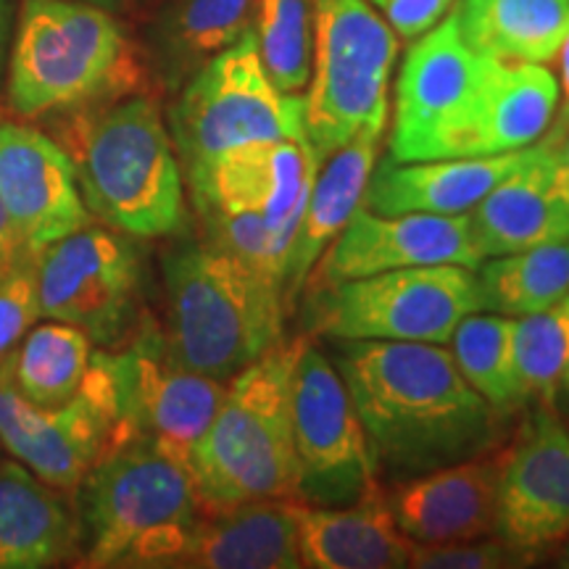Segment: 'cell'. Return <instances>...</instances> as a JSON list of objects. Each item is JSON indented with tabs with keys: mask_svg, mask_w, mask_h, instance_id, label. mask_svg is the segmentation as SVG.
<instances>
[{
	"mask_svg": "<svg viewBox=\"0 0 569 569\" xmlns=\"http://www.w3.org/2000/svg\"><path fill=\"white\" fill-rule=\"evenodd\" d=\"M530 146L498 156H465V159L386 161L369 177L365 201L377 213H467L498 182L522 167Z\"/></svg>",
	"mask_w": 569,
	"mask_h": 569,
	"instance_id": "obj_21",
	"label": "cell"
},
{
	"mask_svg": "<svg viewBox=\"0 0 569 569\" xmlns=\"http://www.w3.org/2000/svg\"><path fill=\"white\" fill-rule=\"evenodd\" d=\"M293 446L298 501L348 507L382 490L343 377L311 340L293 375Z\"/></svg>",
	"mask_w": 569,
	"mask_h": 569,
	"instance_id": "obj_13",
	"label": "cell"
},
{
	"mask_svg": "<svg viewBox=\"0 0 569 569\" xmlns=\"http://www.w3.org/2000/svg\"><path fill=\"white\" fill-rule=\"evenodd\" d=\"M163 340L182 367L230 380L282 338L284 303L209 238L161 259Z\"/></svg>",
	"mask_w": 569,
	"mask_h": 569,
	"instance_id": "obj_6",
	"label": "cell"
},
{
	"mask_svg": "<svg viewBox=\"0 0 569 569\" xmlns=\"http://www.w3.org/2000/svg\"><path fill=\"white\" fill-rule=\"evenodd\" d=\"M253 0H172L153 30L156 61L169 88H182L206 61L251 30Z\"/></svg>",
	"mask_w": 569,
	"mask_h": 569,
	"instance_id": "obj_28",
	"label": "cell"
},
{
	"mask_svg": "<svg viewBox=\"0 0 569 569\" xmlns=\"http://www.w3.org/2000/svg\"><path fill=\"white\" fill-rule=\"evenodd\" d=\"M42 319L34 251L24 253L0 274V367L11 359L27 332Z\"/></svg>",
	"mask_w": 569,
	"mask_h": 569,
	"instance_id": "obj_34",
	"label": "cell"
},
{
	"mask_svg": "<svg viewBox=\"0 0 569 569\" xmlns=\"http://www.w3.org/2000/svg\"><path fill=\"white\" fill-rule=\"evenodd\" d=\"M557 56L561 61V88H559V92L565 96V106H561L559 117H569V34L565 38V42H561Z\"/></svg>",
	"mask_w": 569,
	"mask_h": 569,
	"instance_id": "obj_40",
	"label": "cell"
},
{
	"mask_svg": "<svg viewBox=\"0 0 569 569\" xmlns=\"http://www.w3.org/2000/svg\"><path fill=\"white\" fill-rule=\"evenodd\" d=\"M538 557L509 543L498 532L457 543H415L409 567L419 569H509L528 567Z\"/></svg>",
	"mask_w": 569,
	"mask_h": 569,
	"instance_id": "obj_35",
	"label": "cell"
},
{
	"mask_svg": "<svg viewBox=\"0 0 569 569\" xmlns=\"http://www.w3.org/2000/svg\"><path fill=\"white\" fill-rule=\"evenodd\" d=\"M63 117L59 142L90 217L130 238L184 232L182 163L156 98L130 92Z\"/></svg>",
	"mask_w": 569,
	"mask_h": 569,
	"instance_id": "obj_2",
	"label": "cell"
},
{
	"mask_svg": "<svg viewBox=\"0 0 569 569\" xmlns=\"http://www.w3.org/2000/svg\"><path fill=\"white\" fill-rule=\"evenodd\" d=\"M306 98L282 92L269 80L256 32L206 61L180 88L169 113L182 174L246 142L301 140Z\"/></svg>",
	"mask_w": 569,
	"mask_h": 569,
	"instance_id": "obj_8",
	"label": "cell"
},
{
	"mask_svg": "<svg viewBox=\"0 0 569 569\" xmlns=\"http://www.w3.org/2000/svg\"><path fill=\"white\" fill-rule=\"evenodd\" d=\"M92 351L80 327L59 319L38 322L11 356V380L34 407H61L80 390Z\"/></svg>",
	"mask_w": 569,
	"mask_h": 569,
	"instance_id": "obj_30",
	"label": "cell"
},
{
	"mask_svg": "<svg viewBox=\"0 0 569 569\" xmlns=\"http://www.w3.org/2000/svg\"><path fill=\"white\" fill-rule=\"evenodd\" d=\"M369 3L377 6V9H382V6H386V0H369Z\"/></svg>",
	"mask_w": 569,
	"mask_h": 569,
	"instance_id": "obj_44",
	"label": "cell"
},
{
	"mask_svg": "<svg viewBox=\"0 0 569 569\" xmlns=\"http://www.w3.org/2000/svg\"><path fill=\"white\" fill-rule=\"evenodd\" d=\"M9 361L0 367V446L48 486L74 490L103 453L127 440L106 348L92 351L80 390L61 407L27 401Z\"/></svg>",
	"mask_w": 569,
	"mask_h": 569,
	"instance_id": "obj_11",
	"label": "cell"
},
{
	"mask_svg": "<svg viewBox=\"0 0 569 569\" xmlns=\"http://www.w3.org/2000/svg\"><path fill=\"white\" fill-rule=\"evenodd\" d=\"M84 3L101 6V9H106V11H117V9H122L127 0H84Z\"/></svg>",
	"mask_w": 569,
	"mask_h": 569,
	"instance_id": "obj_43",
	"label": "cell"
},
{
	"mask_svg": "<svg viewBox=\"0 0 569 569\" xmlns=\"http://www.w3.org/2000/svg\"><path fill=\"white\" fill-rule=\"evenodd\" d=\"M448 343L459 372L490 407L501 415L519 411L515 393V317L475 311L461 319Z\"/></svg>",
	"mask_w": 569,
	"mask_h": 569,
	"instance_id": "obj_31",
	"label": "cell"
},
{
	"mask_svg": "<svg viewBox=\"0 0 569 569\" xmlns=\"http://www.w3.org/2000/svg\"><path fill=\"white\" fill-rule=\"evenodd\" d=\"M482 311L475 269L407 267L311 290V330L336 340L448 346L459 322Z\"/></svg>",
	"mask_w": 569,
	"mask_h": 569,
	"instance_id": "obj_9",
	"label": "cell"
},
{
	"mask_svg": "<svg viewBox=\"0 0 569 569\" xmlns=\"http://www.w3.org/2000/svg\"><path fill=\"white\" fill-rule=\"evenodd\" d=\"M338 367L377 478H419L498 448L507 415L469 386L448 348L340 340Z\"/></svg>",
	"mask_w": 569,
	"mask_h": 569,
	"instance_id": "obj_1",
	"label": "cell"
},
{
	"mask_svg": "<svg viewBox=\"0 0 569 569\" xmlns=\"http://www.w3.org/2000/svg\"><path fill=\"white\" fill-rule=\"evenodd\" d=\"M453 13L469 46L501 61L549 63L569 34V0H461Z\"/></svg>",
	"mask_w": 569,
	"mask_h": 569,
	"instance_id": "obj_27",
	"label": "cell"
},
{
	"mask_svg": "<svg viewBox=\"0 0 569 569\" xmlns=\"http://www.w3.org/2000/svg\"><path fill=\"white\" fill-rule=\"evenodd\" d=\"M561 315H565V327H567V367H565V380H561V396L569 401V293L559 301Z\"/></svg>",
	"mask_w": 569,
	"mask_h": 569,
	"instance_id": "obj_41",
	"label": "cell"
},
{
	"mask_svg": "<svg viewBox=\"0 0 569 569\" xmlns=\"http://www.w3.org/2000/svg\"><path fill=\"white\" fill-rule=\"evenodd\" d=\"M0 459H3V446H0Z\"/></svg>",
	"mask_w": 569,
	"mask_h": 569,
	"instance_id": "obj_46",
	"label": "cell"
},
{
	"mask_svg": "<svg viewBox=\"0 0 569 569\" xmlns=\"http://www.w3.org/2000/svg\"><path fill=\"white\" fill-rule=\"evenodd\" d=\"M553 549H557V565L569 569V536L565 540H559V543L553 546Z\"/></svg>",
	"mask_w": 569,
	"mask_h": 569,
	"instance_id": "obj_42",
	"label": "cell"
},
{
	"mask_svg": "<svg viewBox=\"0 0 569 569\" xmlns=\"http://www.w3.org/2000/svg\"><path fill=\"white\" fill-rule=\"evenodd\" d=\"M298 549L311 569H401L415 543L398 528L386 496L375 493L348 507L293 501Z\"/></svg>",
	"mask_w": 569,
	"mask_h": 569,
	"instance_id": "obj_24",
	"label": "cell"
},
{
	"mask_svg": "<svg viewBox=\"0 0 569 569\" xmlns=\"http://www.w3.org/2000/svg\"><path fill=\"white\" fill-rule=\"evenodd\" d=\"M34 261L42 317L80 327L101 348L138 330L142 259L130 234L88 224L40 248Z\"/></svg>",
	"mask_w": 569,
	"mask_h": 569,
	"instance_id": "obj_12",
	"label": "cell"
},
{
	"mask_svg": "<svg viewBox=\"0 0 569 569\" xmlns=\"http://www.w3.org/2000/svg\"><path fill=\"white\" fill-rule=\"evenodd\" d=\"M498 536L540 557L569 536V430L532 409L501 451Z\"/></svg>",
	"mask_w": 569,
	"mask_h": 569,
	"instance_id": "obj_17",
	"label": "cell"
},
{
	"mask_svg": "<svg viewBox=\"0 0 569 569\" xmlns=\"http://www.w3.org/2000/svg\"><path fill=\"white\" fill-rule=\"evenodd\" d=\"M467 222L482 259L569 240V190L549 140L532 142L522 167L467 211Z\"/></svg>",
	"mask_w": 569,
	"mask_h": 569,
	"instance_id": "obj_20",
	"label": "cell"
},
{
	"mask_svg": "<svg viewBox=\"0 0 569 569\" xmlns=\"http://www.w3.org/2000/svg\"><path fill=\"white\" fill-rule=\"evenodd\" d=\"M543 138L549 140L553 159L559 163L561 180H565L569 190V117H553V122L549 130H546Z\"/></svg>",
	"mask_w": 569,
	"mask_h": 569,
	"instance_id": "obj_37",
	"label": "cell"
},
{
	"mask_svg": "<svg viewBox=\"0 0 569 569\" xmlns=\"http://www.w3.org/2000/svg\"><path fill=\"white\" fill-rule=\"evenodd\" d=\"M172 567L184 569H298L293 501H253L201 515L190 525Z\"/></svg>",
	"mask_w": 569,
	"mask_h": 569,
	"instance_id": "obj_22",
	"label": "cell"
},
{
	"mask_svg": "<svg viewBox=\"0 0 569 569\" xmlns=\"http://www.w3.org/2000/svg\"><path fill=\"white\" fill-rule=\"evenodd\" d=\"M559 106V82L546 63L493 59L486 106L469 156H498L543 138Z\"/></svg>",
	"mask_w": 569,
	"mask_h": 569,
	"instance_id": "obj_26",
	"label": "cell"
},
{
	"mask_svg": "<svg viewBox=\"0 0 569 569\" xmlns=\"http://www.w3.org/2000/svg\"><path fill=\"white\" fill-rule=\"evenodd\" d=\"M482 261L467 213H377L359 206L319 256L306 284L309 290L330 288L407 267L478 269Z\"/></svg>",
	"mask_w": 569,
	"mask_h": 569,
	"instance_id": "obj_16",
	"label": "cell"
},
{
	"mask_svg": "<svg viewBox=\"0 0 569 569\" xmlns=\"http://www.w3.org/2000/svg\"><path fill=\"white\" fill-rule=\"evenodd\" d=\"M0 274H3V261H0Z\"/></svg>",
	"mask_w": 569,
	"mask_h": 569,
	"instance_id": "obj_45",
	"label": "cell"
},
{
	"mask_svg": "<svg viewBox=\"0 0 569 569\" xmlns=\"http://www.w3.org/2000/svg\"><path fill=\"white\" fill-rule=\"evenodd\" d=\"M84 567H172L203 515L188 461L146 438L113 446L74 490Z\"/></svg>",
	"mask_w": 569,
	"mask_h": 569,
	"instance_id": "obj_4",
	"label": "cell"
},
{
	"mask_svg": "<svg viewBox=\"0 0 569 569\" xmlns=\"http://www.w3.org/2000/svg\"><path fill=\"white\" fill-rule=\"evenodd\" d=\"M382 134L386 132L356 134L351 142H346L343 148H338L319 163L293 248L284 261V311L293 309L317 259L365 201L367 182L377 167V156H380Z\"/></svg>",
	"mask_w": 569,
	"mask_h": 569,
	"instance_id": "obj_25",
	"label": "cell"
},
{
	"mask_svg": "<svg viewBox=\"0 0 569 569\" xmlns=\"http://www.w3.org/2000/svg\"><path fill=\"white\" fill-rule=\"evenodd\" d=\"M567 367V327L559 303L515 317L517 409H557Z\"/></svg>",
	"mask_w": 569,
	"mask_h": 569,
	"instance_id": "obj_32",
	"label": "cell"
},
{
	"mask_svg": "<svg viewBox=\"0 0 569 569\" xmlns=\"http://www.w3.org/2000/svg\"><path fill=\"white\" fill-rule=\"evenodd\" d=\"M253 32L269 80L282 92H301L311 80L315 0H261Z\"/></svg>",
	"mask_w": 569,
	"mask_h": 569,
	"instance_id": "obj_33",
	"label": "cell"
},
{
	"mask_svg": "<svg viewBox=\"0 0 569 569\" xmlns=\"http://www.w3.org/2000/svg\"><path fill=\"white\" fill-rule=\"evenodd\" d=\"M24 253H30V248L24 246V240L19 238V232L13 230L9 213H6L3 203H0V261L6 264H13V261L21 259Z\"/></svg>",
	"mask_w": 569,
	"mask_h": 569,
	"instance_id": "obj_38",
	"label": "cell"
},
{
	"mask_svg": "<svg viewBox=\"0 0 569 569\" xmlns=\"http://www.w3.org/2000/svg\"><path fill=\"white\" fill-rule=\"evenodd\" d=\"M13 38V0H0V84L6 77V59Z\"/></svg>",
	"mask_w": 569,
	"mask_h": 569,
	"instance_id": "obj_39",
	"label": "cell"
},
{
	"mask_svg": "<svg viewBox=\"0 0 569 569\" xmlns=\"http://www.w3.org/2000/svg\"><path fill=\"white\" fill-rule=\"evenodd\" d=\"M124 438H146L188 461L209 430L227 380L182 367L169 353L161 327L142 319L122 351H109Z\"/></svg>",
	"mask_w": 569,
	"mask_h": 569,
	"instance_id": "obj_14",
	"label": "cell"
},
{
	"mask_svg": "<svg viewBox=\"0 0 569 569\" xmlns=\"http://www.w3.org/2000/svg\"><path fill=\"white\" fill-rule=\"evenodd\" d=\"M17 459H0V569H51L80 559L74 501Z\"/></svg>",
	"mask_w": 569,
	"mask_h": 569,
	"instance_id": "obj_23",
	"label": "cell"
},
{
	"mask_svg": "<svg viewBox=\"0 0 569 569\" xmlns=\"http://www.w3.org/2000/svg\"><path fill=\"white\" fill-rule=\"evenodd\" d=\"M493 59L475 51L448 13L419 34L396 84L390 161L465 159L486 103Z\"/></svg>",
	"mask_w": 569,
	"mask_h": 569,
	"instance_id": "obj_10",
	"label": "cell"
},
{
	"mask_svg": "<svg viewBox=\"0 0 569 569\" xmlns=\"http://www.w3.org/2000/svg\"><path fill=\"white\" fill-rule=\"evenodd\" d=\"M396 56V32L369 0H315L303 130L319 163L356 134L386 132Z\"/></svg>",
	"mask_w": 569,
	"mask_h": 569,
	"instance_id": "obj_7",
	"label": "cell"
},
{
	"mask_svg": "<svg viewBox=\"0 0 569 569\" xmlns=\"http://www.w3.org/2000/svg\"><path fill=\"white\" fill-rule=\"evenodd\" d=\"M140 67L111 11L84 0H24L6 59V101L27 119L138 92Z\"/></svg>",
	"mask_w": 569,
	"mask_h": 569,
	"instance_id": "obj_5",
	"label": "cell"
},
{
	"mask_svg": "<svg viewBox=\"0 0 569 569\" xmlns=\"http://www.w3.org/2000/svg\"><path fill=\"white\" fill-rule=\"evenodd\" d=\"M501 451L457 461L382 488L388 509L411 543H457L498 532Z\"/></svg>",
	"mask_w": 569,
	"mask_h": 569,
	"instance_id": "obj_19",
	"label": "cell"
},
{
	"mask_svg": "<svg viewBox=\"0 0 569 569\" xmlns=\"http://www.w3.org/2000/svg\"><path fill=\"white\" fill-rule=\"evenodd\" d=\"M0 203L34 253L90 224L69 153L27 124L0 122Z\"/></svg>",
	"mask_w": 569,
	"mask_h": 569,
	"instance_id": "obj_18",
	"label": "cell"
},
{
	"mask_svg": "<svg viewBox=\"0 0 569 569\" xmlns=\"http://www.w3.org/2000/svg\"><path fill=\"white\" fill-rule=\"evenodd\" d=\"M475 274L482 311L507 317L546 311L569 293V240L490 256Z\"/></svg>",
	"mask_w": 569,
	"mask_h": 569,
	"instance_id": "obj_29",
	"label": "cell"
},
{
	"mask_svg": "<svg viewBox=\"0 0 569 569\" xmlns=\"http://www.w3.org/2000/svg\"><path fill=\"white\" fill-rule=\"evenodd\" d=\"M448 6L451 0H386L382 11H386L390 30L415 40L446 17Z\"/></svg>",
	"mask_w": 569,
	"mask_h": 569,
	"instance_id": "obj_36",
	"label": "cell"
},
{
	"mask_svg": "<svg viewBox=\"0 0 569 569\" xmlns=\"http://www.w3.org/2000/svg\"><path fill=\"white\" fill-rule=\"evenodd\" d=\"M317 169L306 138L261 140L217 156L184 182L198 213H259L290 256Z\"/></svg>",
	"mask_w": 569,
	"mask_h": 569,
	"instance_id": "obj_15",
	"label": "cell"
},
{
	"mask_svg": "<svg viewBox=\"0 0 569 569\" xmlns=\"http://www.w3.org/2000/svg\"><path fill=\"white\" fill-rule=\"evenodd\" d=\"M306 336L277 340L227 380L209 430L188 467L203 515L253 501H298L293 375Z\"/></svg>",
	"mask_w": 569,
	"mask_h": 569,
	"instance_id": "obj_3",
	"label": "cell"
}]
</instances>
